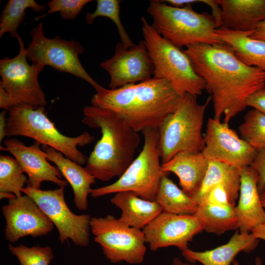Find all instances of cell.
I'll list each match as a JSON object with an SVG mask.
<instances>
[{
  "label": "cell",
  "instance_id": "obj_24",
  "mask_svg": "<svg viewBox=\"0 0 265 265\" xmlns=\"http://www.w3.org/2000/svg\"><path fill=\"white\" fill-rule=\"evenodd\" d=\"M252 31H235L221 26L216 29V34L242 62L265 72V41L250 37Z\"/></svg>",
  "mask_w": 265,
  "mask_h": 265
},
{
  "label": "cell",
  "instance_id": "obj_28",
  "mask_svg": "<svg viewBox=\"0 0 265 265\" xmlns=\"http://www.w3.org/2000/svg\"><path fill=\"white\" fill-rule=\"evenodd\" d=\"M37 12H44L46 6L34 0H9L4 6L0 18V38L9 32L13 38H17L19 26L25 18L26 9Z\"/></svg>",
  "mask_w": 265,
  "mask_h": 265
},
{
  "label": "cell",
  "instance_id": "obj_15",
  "mask_svg": "<svg viewBox=\"0 0 265 265\" xmlns=\"http://www.w3.org/2000/svg\"><path fill=\"white\" fill-rule=\"evenodd\" d=\"M142 231L151 250L156 251L175 246L182 252L188 248V243L204 229L195 215H178L162 212Z\"/></svg>",
  "mask_w": 265,
  "mask_h": 265
},
{
  "label": "cell",
  "instance_id": "obj_36",
  "mask_svg": "<svg viewBox=\"0 0 265 265\" xmlns=\"http://www.w3.org/2000/svg\"><path fill=\"white\" fill-rule=\"evenodd\" d=\"M246 106H250L265 114V86L251 94L246 100Z\"/></svg>",
  "mask_w": 265,
  "mask_h": 265
},
{
  "label": "cell",
  "instance_id": "obj_13",
  "mask_svg": "<svg viewBox=\"0 0 265 265\" xmlns=\"http://www.w3.org/2000/svg\"><path fill=\"white\" fill-rule=\"evenodd\" d=\"M203 136L205 147L202 153L209 161L241 169L251 165L258 152L228 125L213 118H209Z\"/></svg>",
  "mask_w": 265,
  "mask_h": 265
},
{
  "label": "cell",
  "instance_id": "obj_33",
  "mask_svg": "<svg viewBox=\"0 0 265 265\" xmlns=\"http://www.w3.org/2000/svg\"><path fill=\"white\" fill-rule=\"evenodd\" d=\"M91 0H53L49 1L47 6L49 10L41 16L36 17L34 20L38 21L47 15L59 12L61 17L66 20L76 18L82 8Z\"/></svg>",
  "mask_w": 265,
  "mask_h": 265
},
{
  "label": "cell",
  "instance_id": "obj_14",
  "mask_svg": "<svg viewBox=\"0 0 265 265\" xmlns=\"http://www.w3.org/2000/svg\"><path fill=\"white\" fill-rule=\"evenodd\" d=\"M100 66L110 76L109 89L146 80L154 73V66L144 40L130 47L118 43L114 55L101 62Z\"/></svg>",
  "mask_w": 265,
  "mask_h": 265
},
{
  "label": "cell",
  "instance_id": "obj_3",
  "mask_svg": "<svg viewBox=\"0 0 265 265\" xmlns=\"http://www.w3.org/2000/svg\"><path fill=\"white\" fill-rule=\"evenodd\" d=\"M82 122L99 128L101 138L86 160L85 169L95 179L119 178L134 160L140 141L138 132L115 113L93 106L83 109Z\"/></svg>",
  "mask_w": 265,
  "mask_h": 265
},
{
  "label": "cell",
  "instance_id": "obj_23",
  "mask_svg": "<svg viewBox=\"0 0 265 265\" xmlns=\"http://www.w3.org/2000/svg\"><path fill=\"white\" fill-rule=\"evenodd\" d=\"M111 202L121 211L119 218L126 225L142 230L162 212L156 201L144 199L132 191L115 193Z\"/></svg>",
  "mask_w": 265,
  "mask_h": 265
},
{
  "label": "cell",
  "instance_id": "obj_34",
  "mask_svg": "<svg viewBox=\"0 0 265 265\" xmlns=\"http://www.w3.org/2000/svg\"><path fill=\"white\" fill-rule=\"evenodd\" d=\"M236 203L227 187L220 184L212 188L198 205L208 203L235 207Z\"/></svg>",
  "mask_w": 265,
  "mask_h": 265
},
{
  "label": "cell",
  "instance_id": "obj_29",
  "mask_svg": "<svg viewBox=\"0 0 265 265\" xmlns=\"http://www.w3.org/2000/svg\"><path fill=\"white\" fill-rule=\"evenodd\" d=\"M17 160L8 155L0 156V193L22 196L21 189L28 179Z\"/></svg>",
  "mask_w": 265,
  "mask_h": 265
},
{
  "label": "cell",
  "instance_id": "obj_16",
  "mask_svg": "<svg viewBox=\"0 0 265 265\" xmlns=\"http://www.w3.org/2000/svg\"><path fill=\"white\" fill-rule=\"evenodd\" d=\"M6 225V239L14 243L26 236L38 237L47 235L54 224L29 196L25 194L8 200L2 208Z\"/></svg>",
  "mask_w": 265,
  "mask_h": 265
},
{
  "label": "cell",
  "instance_id": "obj_4",
  "mask_svg": "<svg viewBox=\"0 0 265 265\" xmlns=\"http://www.w3.org/2000/svg\"><path fill=\"white\" fill-rule=\"evenodd\" d=\"M147 12L153 18L152 26L155 30L180 48L198 44L224 43L216 34L218 27L214 16L194 11L192 4L180 8L153 0Z\"/></svg>",
  "mask_w": 265,
  "mask_h": 265
},
{
  "label": "cell",
  "instance_id": "obj_38",
  "mask_svg": "<svg viewBox=\"0 0 265 265\" xmlns=\"http://www.w3.org/2000/svg\"><path fill=\"white\" fill-rule=\"evenodd\" d=\"M7 110H3L0 113V142L5 137V129L6 126Z\"/></svg>",
  "mask_w": 265,
  "mask_h": 265
},
{
  "label": "cell",
  "instance_id": "obj_10",
  "mask_svg": "<svg viewBox=\"0 0 265 265\" xmlns=\"http://www.w3.org/2000/svg\"><path fill=\"white\" fill-rule=\"evenodd\" d=\"M90 225L94 241L101 245L111 263L124 261L136 265L143 262L146 241L142 230L130 227L110 214L91 217Z\"/></svg>",
  "mask_w": 265,
  "mask_h": 265
},
{
  "label": "cell",
  "instance_id": "obj_43",
  "mask_svg": "<svg viewBox=\"0 0 265 265\" xmlns=\"http://www.w3.org/2000/svg\"><path fill=\"white\" fill-rule=\"evenodd\" d=\"M260 195L262 205L263 208L265 209V187Z\"/></svg>",
  "mask_w": 265,
  "mask_h": 265
},
{
  "label": "cell",
  "instance_id": "obj_30",
  "mask_svg": "<svg viewBox=\"0 0 265 265\" xmlns=\"http://www.w3.org/2000/svg\"><path fill=\"white\" fill-rule=\"evenodd\" d=\"M238 131L240 137L257 152L265 150V114L255 109L250 110Z\"/></svg>",
  "mask_w": 265,
  "mask_h": 265
},
{
  "label": "cell",
  "instance_id": "obj_7",
  "mask_svg": "<svg viewBox=\"0 0 265 265\" xmlns=\"http://www.w3.org/2000/svg\"><path fill=\"white\" fill-rule=\"evenodd\" d=\"M141 20L144 41L154 66L153 77L169 81L181 96L201 95L205 82L195 71L188 56L158 33L145 17Z\"/></svg>",
  "mask_w": 265,
  "mask_h": 265
},
{
  "label": "cell",
  "instance_id": "obj_8",
  "mask_svg": "<svg viewBox=\"0 0 265 265\" xmlns=\"http://www.w3.org/2000/svg\"><path fill=\"white\" fill-rule=\"evenodd\" d=\"M144 136L142 149L118 179L109 185L91 189L90 194L97 198L120 191H132L139 197L155 201L162 176L158 149V128H149L142 131Z\"/></svg>",
  "mask_w": 265,
  "mask_h": 265
},
{
  "label": "cell",
  "instance_id": "obj_6",
  "mask_svg": "<svg viewBox=\"0 0 265 265\" xmlns=\"http://www.w3.org/2000/svg\"><path fill=\"white\" fill-rule=\"evenodd\" d=\"M189 94L182 96L177 108L158 128V149L161 164L180 152H202L205 147L202 127L209 97L203 104Z\"/></svg>",
  "mask_w": 265,
  "mask_h": 265
},
{
  "label": "cell",
  "instance_id": "obj_40",
  "mask_svg": "<svg viewBox=\"0 0 265 265\" xmlns=\"http://www.w3.org/2000/svg\"><path fill=\"white\" fill-rule=\"evenodd\" d=\"M163 1L168 3L171 6L180 8L183 7L188 4L200 2V0H166Z\"/></svg>",
  "mask_w": 265,
  "mask_h": 265
},
{
  "label": "cell",
  "instance_id": "obj_21",
  "mask_svg": "<svg viewBox=\"0 0 265 265\" xmlns=\"http://www.w3.org/2000/svg\"><path fill=\"white\" fill-rule=\"evenodd\" d=\"M259 239L252 233H240L236 231L225 244L211 250L195 251L187 249L182 253L186 260L203 265H230L239 252H250L256 248Z\"/></svg>",
  "mask_w": 265,
  "mask_h": 265
},
{
  "label": "cell",
  "instance_id": "obj_35",
  "mask_svg": "<svg viewBox=\"0 0 265 265\" xmlns=\"http://www.w3.org/2000/svg\"><path fill=\"white\" fill-rule=\"evenodd\" d=\"M250 166L258 174V188L260 194L265 187V150L258 151L254 161Z\"/></svg>",
  "mask_w": 265,
  "mask_h": 265
},
{
  "label": "cell",
  "instance_id": "obj_18",
  "mask_svg": "<svg viewBox=\"0 0 265 265\" xmlns=\"http://www.w3.org/2000/svg\"><path fill=\"white\" fill-rule=\"evenodd\" d=\"M240 173L238 201L235 207L238 229L240 233H250L252 229L265 222V210L258 188L257 172L248 166L240 169Z\"/></svg>",
  "mask_w": 265,
  "mask_h": 265
},
{
  "label": "cell",
  "instance_id": "obj_11",
  "mask_svg": "<svg viewBox=\"0 0 265 265\" xmlns=\"http://www.w3.org/2000/svg\"><path fill=\"white\" fill-rule=\"evenodd\" d=\"M30 33L32 40L26 48L27 60L82 79L96 91L102 87L90 76L80 63L79 55L84 52V48L79 42L62 39L58 36L47 38L44 35L42 22L33 27Z\"/></svg>",
  "mask_w": 265,
  "mask_h": 265
},
{
  "label": "cell",
  "instance_id": "obj_37",
  "mask_svg": "<svg viewBox=\"0 0 265 265\" xmlns=\"http://www.w3.org/2000/svg\"><path fill=\"white\" fill-rule=\"evenodd\" d=\"M249 36L253 39L265 41V20L260 23Z\"/></svg>",
  "mask_w": 265,
  "mask_h": 265
},
{
  "label": "cell",
  "instance_id": "obj_17",
  "mask_svg": "<svg viewBox=\"0 0 265 265\" xmlns=\"http://www.w3.org/2000/svg\"><path fill=\"white\" fill-rule=\"evenodd\" d=\"M1 150L10 153L17 160L24 173L28 176L27 186L40 189L44 181L51 182L59 187H66L68 182L62 179V175L56 166L50 164L44 156L40 144L35 141L30 146L16 138L4 141Z\"/></svg>",
  "mask_w": 265,
  "mask_h": 265
},
{
  "label": "cell",
  "instance_id": "obj_22",
  "mask_svg": "<svg viewBox=\"0 0 265 265\" xmlns=\"http://www.w3.org/2000/svg\"><path fill=\"white\" fill-rule=\"evenodd\" d=\"M222 26L239 31L253 30L265 20V0H218Z\"/></svg>",
  "mask_w": 265,
  "mask_h": 265
},
{
  "label": "cell",
  "instance_id": "obj_26",
  "mask_svg": "<svg viewBox=\"0 0 265 265\" xmlns=\"http://www.w3.org/2000/svg\"><path fill=\"white\" fill-rule=\"evenodd\" d=\"M220 184L227 187L236 202L238 198L240 185V169L224 163L209 161L200 187L192 197L199 204L212 188Z\"/></svg>",
  "mask_w": 265,
  "mask_h": 265
},
{
  "label": "cell",
  "instance_id": "obj_12",
  "mask_svg": "<svg viewBox=\"0 0 265 265\" xmlns=\"http://www.w3.org/2000/svg\"><path fill=\"white\" fill-rule=\"evenodd\" d=\"M65 187L42 190L26 185L21 192L31 197L51 220L58 230L61 243L70 239L76 245L86 247L90 243L91 217L72 212L64 199Z\"/></svg>",
  "mask_w": 265,
  "mask_h": 265
},
{
  "label": "cell",
  "instance_id": "obj_1",
  "mask_svg": "<svg viewBox=\"0 0 265 265\" xmlns=\"http://www.w3.org/2000/svg\"><path fill=\"white\" fill-rule=\"evenodd\" d=\"M196 73L205 82L213 103V118L228 125L246 107V100L265 86V72L246 65L227 44H198L184 50Z\"/></svg>",
  "mask_w": 265,
  "mask_h": 265
},
{
  "label": "cell",
  "instance_id": "obj_5",
  "mask_svg": "<svg viewBox=\"0 0 265 265\" xmlns=\"http://www.w3.org/2000/svg\"><path fill=\"white\" fill-rule=\"evenodd\" d=\"M8 111L6 136L30 138L41 145L54 148L80 165L86 162L87 159L78 147L87 145L93 140V136L88 132H85L75 137L63 134L45 114L44 106L22 104Z\"/></svg>",
  "mask_w": 265,
  "mask_h": 265
},
{
  "label": "cell",
  "instance_id": "obj_25",
  "mask_svg": "<svg viewBox=\"0 0 265 265\" xmlns=\"http://www.w3.org/2000/svg\"><path fill=\"white\" fill-rule=\"evenodd\" d=\"M155 201L162 212L178 215H195L198 204L168 178L162 176L155 197Z\"/></svg>",
  "mask_w": 265,
  "mask_h": 265
},
{
  "label": "cell",
  "instance_id": "obj_42",
  "mask_svg": "<svg viewBox=\"0 0 265 265\" xmlns=\"http://www.w3.org/2000/svg\"><path fill=\"white\" fill-rule=\"evenodd\" d=\"M232 264L233 265H241L238 261L236 260L235 259L233 261ZM262 262L261 258L259 257H256L255 261V265H262Z\"/></svg>",
  "mask_w": 265,
  "mask_h": 265
},
{
  "label": "cell",
  "instance_id": "obj_19",
  "mask_svg": "<svg viewBox=\"0 0 265 265\" xmlns=\"http://www.w3.org/2000/svg\"><path fill=\"white\" fill-rule=\"evenodd\" d=\"M44 156L49 161L53 162L71 185L74 193V202L76 208L84 211L87 208V197L91 186L95 183V178L85 168L64 157L54 148L41 145Z\"/></svg>",
  "mask_w": 265,
  "mask_h": 265
},
{
  "label": "cell",
  "instance_id": "obj_20",
  "mask_svg": "<svg viewBox=\"0 0 265 265\" xmlns=\"http://www.w3.org/2000/svg\"><path fill=\"white\" fill-rule=\"evenodd\" d=\"M209 162L202 152H180L161 164V170L164 173L172 172L177 175L183 191L193 197L200 187Z\"/></svg>",
  "mask_w": 265,
  "mask_h": 265
},
{
  "label": "cell",
  "instance_id": "obj_41",
  "mask_svg": "<svg viewBox=\"0 0 265 265\" xmlns=\"http://www.w3.org/2000/svg\"><path fill=\"white\" fill-rule=\"evenodd\" d=\"M172 265H198L190 262H184L177 257L174 258L172 261Z\"/></svg>",
  "mask_w": 265,
  "mask_h": 265
},
{
  "label": "cell",
  "instance_id": "obj_9",
  "mask_svg": "<svg viewBox=\"0 0 265 265\" xmlns=\"http://www.w3.org/2000/svg\"><path fill=\"white\" fill-rule=\"evenodd\" d=\"M17 39L20 46L18 54L0 60V107L8 110L22 104L45 106L47 102L38 76L45 66L40 63L29 65L24 41L19 36Z\"/></svg>",
  "mask_w": 265,
  "mask_h": 265
},
{
  "label": "cell",
  "instance_id": "obj_32",
  "mask_svg": "<svg viewBox=\"0 0 265 265\" xmlns=\"http://www.w3.org/2000/svg\"><path fill=\"white\" fill-rule=\"evenodd\" d=\"M8 248L20 265H50L54 257L53 250L49 246H13L9 243Z\"/></svg>",
  "mask_w": 265,
  "mask_h": 265
},
{
  "label": "cell",
  "instance_id": "obj_31",
  "mask_svg": "<svg viewBox=\"0 0 265 265\" xmlns=\"http://www.w3.org/2000/svg\"><path fill=\"white\" fill-rule=\"evenodd\" d=\"M121 1L119 0H97L95 11L92 13L86 12L85 18L88 25L92 24L99 17L109 18L117 26L121 43L130 47L134 44L130 39L121 21Z\"/></svg>",
  "mask_w": 265,
  "mask_h": 265
},
{
  "label": "cell",
  "instance_id": "obj_27",
  "mask_svg": "<svg viewBox=\"0 0 265 265\" xmlns=\"http://www.w3.org/2000/svg\"><path fill=\"white\" fill-rule=\"evenodd\" d=\"M235 207L202 203L198 205L195 215L202 224L204 231L221 235L238 229Z\"/></svg>",
  "mask_w": 265,
  "mask_h": 265
},
{
  "label": "cell",
  "instance_id": "obj_2",
  "mask_svg": "<svg viewBox=\"0 0 265 265\" xmlns=\"http://www.w3.org/2000/svg\"><path fill=\"white\" fill-rule=\"evenodd\" d=\"M182 97L169 81L153 77L116 89L102 87L91 103L115 113L139 132L146 128H158L177 108Z\"/></svg>",
  "mask_w": 265,
  "mask_h": 265
},
{
  "label": "cell",
  "instance_id": "obj_39",
  "mask_svg": "<svg viewBox=\"0 0 265 265\" xmlns=\"http://www.w3.org/2000/svg\"><path fill=\"white\" fill-rule=\"evenodd\" d=\"M250 232L257 239L265 241V222L257 226L252 229Z\"/></svg>",
  "mask_w": 265,
  "mask_h": 265
}]
</instances>
